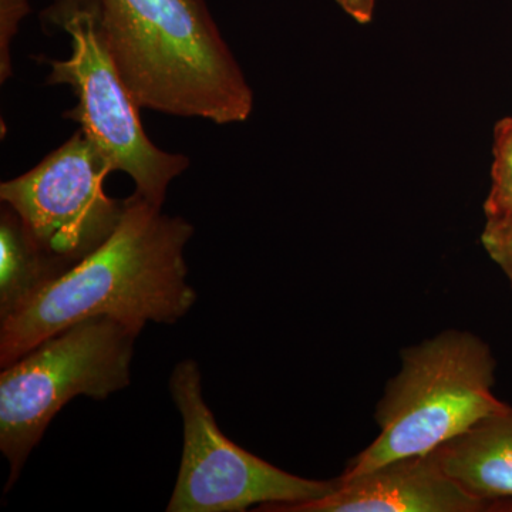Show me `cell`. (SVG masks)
I'll return each mask as SVG.
<instances>
[{
  "instance_id": "6",
  "label": "cell",
  "mask_w": 512,
  "mask_h": 512,
  "mask_svg": "<svg viewBox=\"0 0 512 512\" xmlns=\"http://www.w3.org/2000/svg\"><path fill=\"white\" fill-rule=\"evenodd\" d=\"M170 392L184 423L180 473L168 512H242L306 503L332 493L336 480L303 478L272 466L228 439L202 396L200 367L178 363Z\"/></svg>"
},
{
  "instance_id": "7",
  "label": "cell",
  "mask_w": 512,
  "mask_h": 512,
  "mask_svg": "<svg viewBox=\"0 0 512 512\" xmlns=\"http://www.w3.org/2000/svg\"><path fill=\"white\" fill-rule=\"evenodd\" d=\"M111 173L79 128L28 173L0 184V200L47 255L72 268L111 237L126 210V200L104 192Z\"/></svg>"
},
{
  "instance_id": "11",
  "label": "cell",
  "mask_w": 512,
  "mask_h": 512,
  "mask_svg": "<svg viewBox=\"0 0 512 512\" xmlns=\"http://www.w3.org/2000/svg\"><path fill=\"white\" fill-rule=\"evenodd\" d=\"M484 212L485 217L512 218V117L495 127L491 188Z\"/></svg>"
},
{
  "instance_id": "9",
  "label": "cell",
  "mask_w": 512,
  "mask_h": 512,
  "mask_svg": "<svg viewBox=\"0 0 512 512\" xmlns=\"http://www.w3.org/2000/svg\"><path fill=\"white\" fill-rule=\"evenodd\" d=\"M444 473L467 493L512 512V404L433 450Z\"/></svg>"
},
{
  "instance_id": "12",
  "label": "cell",
  "mask_w": 512,
  "mask_h": 512,
  "mask_svg": "<svg viewBox=\"0 0 512 512\" xmlns=\"http://www.w3.org/2000/svg\"><path fill=\"white\" fill-rule=\"evenodd\" d=\"M481 245L495 265L504 272L512 288V218L485 217Z\"/></svg>"
},
{
  "instance_id": "14",
  "label": "cell",
  "mask_w": 512,
  "mask_h": 512,
  "mask_svg": "<svg viewBox=\"0 0 512 512\" xmlns=\"http://www.w3.org/2000/svg\"><path fill=\"white\" fill-rule=\"evenodd\" d=\"M346 15L359 25H369L375 16L376 0H336Z\"/></svg>"
},
{
  "instance_id": "4",
  "label": "cell",
  "mask_w": 512,
  "mask_h": 512,
  "mask_svg": "<svg viewBox=\"0 0 512 512\" xmlns=\"http://www.w3.org/2000/svg\"><path fill=\"white\" fill-rule=\"evenodd\" d=\"M137 333L107 316L60 330L3 367L0 451L9 461L5 491L16 483L50 421L77 396L104 400L131 382Z\"/></svg>"
},
{
  "instance_id": "1",
  "label": "cell",
  "mask_w": 512,
  "mask_h": 512,
  "mask_svg": "<svg viewBox=\"0 0 512 512\" xmlns=\"http://www.w3.org/2000/svg\"><path fill=\"white\" fill-rule=\"evenodd\" d=\"M194 228L134 192L111 237L0 325L6 367L82 320L107 316L140 335L148 322L174 325L191 311L184 249Z\"/></svg>"
},
{
  "instance_id": "10",
  "label": "cell",
  "mask_w": 512,
  "mask_h": 512,
  "mask_svg": "<svg viewBox=\"0 0 512 512\" xmlns=\"http://www.w3.org/2000/svg\"><path fill=\"white\" fill-rule=\"evenodd\" d=\"M69 266L37 245L12 208L0 215V322L22 309Z\"/></svg>"
},
{
  "instance_id": "3",
  "label": "cell",
  "mask_w": 512,
  "mask_h": 512,
  "mask_svg": "<svg viewBox=\"0 0 512 512\" xmlns=\"http://www.w3.org/2000/svg\"><path fill=\"white\" fill-rule=\"evenodd\" d=\"M497 360L468 330L447 329L400 352V370L376 407L380 433L348 461L339 480L397 458L427 454L485 417L507 409L494 393Z\"/></svg>"
},
{
  "instance_id": "5",
  "label": "cell",
  "mask_w": 512,
  "mask_h": 512,
  "mask_svg": "<svg viewBox=\"0 0 512 512\" xmlns=\"http://www.w3.org/2000/svg\"><path fill=\"white\" fill-rule=\"evenodd\" d=\"M46 18L72 42L66 60H43L50 67L47 83L66 84L77 97L64 117L80 123L113 173L123 171L134 181L137 195L163 207L171 181L190 167V158L161 150L148 138L140 106L104 39L96 0H56Z\"/></svg>"
},
{
  "instance_id": "2",
  "label": "cell",
  "mask_w": 512,
  "mask_h": 512,
  "mask_svg": "<svg viewBox=\"0 0 512 512\" xmlns=\"http://www.w3.org/2000/svg\"><path fill=\"white\" fill-rule=\"evenodd\" d=\"M104 39L140 109L247 121L254 93L205 0H96Z\"/></svg>"
},
{
  "instance_id": "13",
  "label": "cell",
  "mask_w": 512,
  "mask_h": 512,
  "mask_svg": "<svg viewBox=\"0 0 512 512\" xmlns=\"http://www.w3.org/2000/svg\"><path fill=\"white\" fill-rule=\"evenodd\" d=\"M30 13L29 0H0V82L12 74L10 43L18 33L20 22Z\"/></svg>"
},
{
  "instance_id": "8",
  "label": "cell",
  "mask_w": 512,
  "mask_h": 512,
  "mask_svg": "<svg viewBox=\"0 0 512 512\" xmlns=\"http://www.w3.org/2000/svg\"><path fill=\"white\" fill-rule=\"evenodd\" d=\"M266 512H498L467 493L441 468L433 451L397 458L363 476L339 480L332 493Z\"/></svg>"
}]
</instances>
